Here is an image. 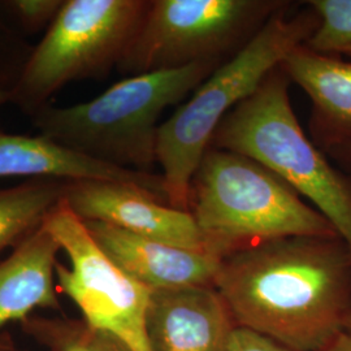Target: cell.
<instances>
[{
	"label": "cell",
	"instance_id": "1",
	"mask_svg": "<svg viewBox=\"0 0 351 351\" xmlns=\"http://www.w3.org/2000/svg\"><path fill=\"white\" fill-rule=\"evenodd\" d=\"M215 288L237 326L322 351L351 315V252L341 237L272 239L223 258Z\"/></svg>",
	"mask_w": 351,
	"mask_h": 351
},
{
	"label": "cell",
	"instance_id": "2",
	"mask_svg": "<svg viewBox=\"0 0 351 351\" xmlns=\"http://www.w3.org/2000/svg\"><path fill=\"white\" fill-rule=\"evenodd\" d=\"M188 213L217 259L272 239L339 237L323 213L246 155L210 146L191 177Z\"/></svg>",
	"mask_w": 351,
	"mask_h": 351
},
{
	"label": "cell",
	"instance_id": "3",
	"mask_svg": "<svg viewBox=\"0 0 351 351\" xmlns=\"http://www.w3.org/2000/svg\"><path fill=\"white\" fill-rule=\"evenodd\" d=\"M302 4L301 10L293 12L295 5L289 1L275 13L242 50L216 68L159 126L156 163L162 168L169 206L188 213L191 177L217 126L291 51L314 34L319 16L306 1Z\"/></svg>",
	"mask_w": 351,
	"mask_h": 351
},
{
	"label": "cell",
	"instance_id": "4",
	"mask_svg": "<svg viewBox=\"0 0 351 351\" xmlns=\"http://www.w3.org/2000/svg\"><path fill=\"white\" fill-rule=\"evenodd\" d=\"M221 64L203 62L126 77L91 101L42 107L33 112V121L43 137L101 162L152 173L162 113Z\"/></svg>",
	"mask_w": 351,
	"mask_h": 351
},
{
	"label": "cell",
	"instance_id": "5",
	"mask_svg": "<svg viewBox=\"0 0 351 351\" xmlns=\"http://www.w3.org/2000/svg\"><path fill=\"white\" fill-rule=\"evenodd\" d=\"M281 64L217 126L211 145L246 155L314 203L351 252V175L335 167L302 130Z\"/></svg>",
	"mask_w": 351,
	"mask_h": 351
},
{
	"label": "cell",
	"instance_id": "6",
	"mask_svg": "<svg viewBox=\"0 0 351 351\" xmlns=\"http://www.w3.org/2000/svg\"><path fill=\"white\" fill-rule=\"evenodd\" d=\"M150 0H66L27 58L10 101L36 112L66 84L117 68Z\"/></svg>",
	"mask_w": 351,
	"mask_h": 351
},
{
	"label": "cell",
	"instance_id": "7",
	"mask_svg": "<svg viewBox=\"0 0 351 351\" xmlns=\"http://www.w3.org/2000/svg\"><path fill=\"white\" fill-rule=\"evenodd\" d=\"M289 0H150L117 71L126 77L226 62Z\"/></svg>",
	"mask_w": 351,
	"mask_h": 351
},
{
	"label": "cell",
	"instance_id": "8",
	"mask_svg": "<svg viewBox=\"0 0 351 351\" xmlns=\"http://www.w3.org/2000/svg\"><path fill=\"white\" fill-rule=\"evenodd\" d=\"M42 226L69 261V265L56 264V285L82 320L112 335L130 351H152L147 335L152 290L113 262L65 197Z\"/></svg>",
	"mask_w": 351,
	"mask_h": 351
},
{
	"label": "cell",
	"instance_id": "9",
	"mask_svg": "<svg viewBox=\"0 0 351 351\" xmlns=\"http://www.w3.org/2000/svg\"><path fill=\"white\" fill-rule=\"evenodd\" d=\"M65 201L82 220L107 223L146 239L208 254L193 216L146 189L111 181L66 182Z\"/></svg>",
	"mask_w": 351,
	"mask_h": 351
},
{
	"label": "cell",
	"instance_id": "10",
	"mask_svg": "<svg viewBox=\"0 0 351 351\" xmlns=\"http://www.w3.org/2000/svg\"><path fill=\"white\" fill-rule=\"evenodd\" d=\"M236 326L215 287L151 293L147 335L152 351H226Z\"/></svg>",
	"mask_w": 351,
	"mask_h": 351
},
{
	"label": "cell",
	"instance_id": "11",
	"mask_svg": "<svg viewBox=\"0 0 351 351\" xmlns=\"http://www.w3.org/2000/svg\"><path fill=\"white\" fill-rule=\"evenodd\" d=\"M84 221L113 262L150 290L215 287L220 259L210 254L176 247L107 223Z\"/></svg>",
	"mask_w": 351,
	"mask_h": 351
},
{
	"label": "cell",
	"instance_id": "12",
	"mask_svg": "<svg viewBox=\"0 0 351 351\" xmlns=\"http://www.w3.org/2000/svg\"><path fill=\"white\" fill-rule=\"evenodd\" d=\"M30 176L65 182L111 181L146 189L168 202L160 173L101 162L56 141L0 132V177Z\"/></svg>",
	"mask_w": 351,
	"mask_h": 351
},
{
	"label": "cell",
	"instance_id": "13",
	"mask_svg": "<svg viewBox=\"0 0 351 351\" xmlns=\"http://www.w3.org/2000/svg\"><path fill=\"white\" fill-rule=\"evenodd\" d=\"M281 66L313 103L308 130L315 146L326 152L351 145V59L301 45Z\"/></svg>",
	"mask_w": 351,
	"mask_h": 351
},
{
	"label": "cell",
	"instance_id": "14",
	"mask_svg": "<svg viewBox=\"0 0 351 351\" xmlns=\"http://www.w3.org/2000/svg\"><path fill=\"white\" fill-rule=\"evenodd\" d=\"M58 241L43 226L0 262V328L24 323L39 308L59 310Z\"/></svg>",
	"mask_w": 351,
	"mask_h": 351
},
{
	"label": "cell",
	"instance_id": "15",
	"mask_svg": "<svg viewBox=\"0 0 351 351\" xmlns=\"http://www.w3.org/2000/svg\"><path fill=\"white\" fill-rule=\"evenodd\" d=\"M65 189V181L40 178L0 190V254L21 243L43 224L63 201Z\"/></svg>",
	"mask_w": 351,
	"mask_h": 351
},
{
	"label": "cell",
	"instance_id": "16",
	"mask_svg": "<svg viewBox=\"0 0 351 351\" xmlns=\"http://www.w3.org/2000/svg\"><path fill=\"white\" fill-rule=\"evenodd\" d=\"M21 326L49 351H130L112 335L88 326L82 319L30 316Z\"/></svg>",
	"mask_w": 351,
	"mask_h": 351
},
{
	"label": "cell",
	"instance_id": "17",
	"mask_svg": "<svg viewBox=\"0 0 351 351\" xmlns=\"http://www.w3.org/2000/svg\"><path fill=\"white\" fill-rule=\"evenodd\" d=\"M306 3L317 13L320 23L304 45L316 52L351 56V0Z\"/></svg>",
	"mask_w": 351,
	"mask_h": 351
},
{
	"label": "cell",
	"instance_id": "18",
	"mask_svg": "<svg viewBox=\"0 0 351 351\" xmlns=\"http://www.w3.org/2000/svg\"><path fill=\"white\" fill-rule=\"evenodd\" d=\"M4 8L27 30L36 32L50 26L63 8V0H11L4 1Z\"/></svg>",
	"mask_w": 351,
	"mask_h": 351
},
{
	"label": "cell",
	"instance_id": "19",
	"mask_svg": "<svg viewBox=\"0 0 351 351\" xmlns=\"http://www.w3.org/2000/svg\"><path fill=\"white\" fill-rule=\"evenodd\" d=\"M226 351H293L250 328H234Z\"/></svg>",
	"mask_w": 351,
	"mask_h": 351
},
{
	"label": "cell",
	"instance_id": "20",
	"mask_svg": "<svg viewBox=\"0 0 351 351\" xmlns=\"http://www.w3.org/2000/svg\"><path fill=\"white\" fill-rule=\"evenodd\" d=\"M326 154L328 158H330L337 164L339 169L351 175V145L335 147L332 150L326 151Z\"/></svg>",
	"mask_w": 351,
	"mask_h": 351
},
{
	"label": "cell",
	"instance_id": "21",
	"mask_svg": "<svg viewBox=\"0 0 351 351\" xmlns=\"http://www.w3.org/2000/svg\"><path fill=\"white\" fill-rule=\"evenodd\" d=\"M322 351H351V336L342 332Z\"/></svg>",
	"mask_w": 351,
	"mask_h": 351
},
{
	"label": "cell",
	"instance_id": "22",
	"mask_svg": "<svg viewBox=\"0 0 351 351\" xmlns=\"http://www.w3.org/2000/svg\"><path fill=\"white\" fill-rule=\"evenodd\" d=\"M0 351H16L11 335L0 333Z\"/></svg>",
	"mask_w": 351,
	"mask_h": 351
},
{
	"label": "cell",
	"instance_id": "23",
	"mask_svg": "<svg viewBox=\"0 0 351 351\" xmlns=\"http://www.w3.org/2000/svg\"><path fill=\"white\" fill-rule=\"evenodd\" d=\"M10 98H11V95H10V88L0 86V107L4 106L5 103H8Z\"/></svg>",
	"mask_w": 351,
	"mask_h": 351
},
{
	"label": "cell",
	"instance_id": "24",
	"mask_svg": "<svg viewBox=\"0 0 351 351\" xmlns=\"http://www.w3.org/2000/svg\"><path fill=\"white\" fill-rule=\"evenodd\" d=\"M343 332L351 336V315L346 319V322L343 324Z\"/></svg>",
	"mask_w": 351,
	"mask_h": 351
},
{
	"label": "cell",
	"instance_id": "25",
	"mask_svg": "<svg viewBox=\"0 0 351 351\" xmlns=\"http://www.w3.org/2000/svg\"><path fill=\"white\" fill-rule=\"evenodd\" d=\"M350 58H351V56H350Z\"/></svg>",
	"mask_w": 351,
	"mask_h": 351
}]
</instances>
